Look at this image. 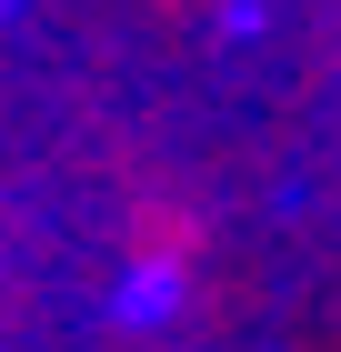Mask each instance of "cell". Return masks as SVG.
<instances>
[{
  "label": "cell",
  "mask_w": 341,
  "mask_h": 352,
  "mask_svg": "<svg viewBox=\"0 0 341 352\" xmlns=\"http://www.w3.org/2000/svg\"><path fill=\"white\" fill-rule=\"evenodd\" d=\"M201 252V221L191 212H141L131 221V262H141V292H161V282H181V262Z\"/></svg>",
  "instance_id": "1"
}]
</instances>
